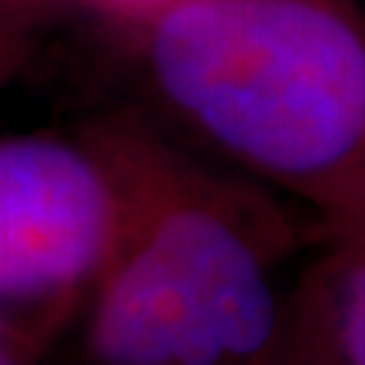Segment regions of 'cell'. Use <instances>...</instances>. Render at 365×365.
I'll return each mask as SVG.
<instances>
[{
	"label": "cell",
	"instance_id": "6da1fadb",
	"mask_svg": "<svg viewBox=\"0 0 365 365\" xmlns=\"http://www.w3.org/2000/svg\"><path fill=\"white\" fill-rule=\"evenodd\" d=\"M122 222L79 311L76 365H256L280 335L295 225L277 192L220 165L137 104L88 119Z\"/></svg>",
	"mask_w": 365,
	"mask_h": 365
},
{
	"label": "cell",
	"instance_id": "7a4b0ae2",
	"mask_svg": "<svg viewBox=\"0 0 365 365\" xmlns=\"http://www.w3.org/2000/svg\"><path fill=\"white\" fill-rule=\"evenodd\" d=\"M143 110L204 155L365 222V19L350 0H165L131 25Z\"/></svg>",
	"mask_w": 365,
	"mask_h": 365
},
{
	"label": "cell",
	"instance_id": "3957f363",
	"mask_svg": "<svg viewBox=\"0 0 365 365\" xmlns=\"http://www.w3.org/2000/svg\"><path fill=\"white\" fill-rule=\"evenodd\" d=\"M119 222V174L88 122L0 134V317L49 350L73 329Z\"/></svg>",
	"mask_w": 365,
	"mask_h": 365
},
{
	"label": "cell",
	"instance_id": "277c9868",
	"mask_svg": "<svg viewBox=\"0 0 365 365\" xmlns=\"http://www.w3.org/2000/svg\"><path fill=\"white\" fill-rule=\"evenodd\" d=\"M332 247L304 274L344 365H365V222L332 232Z\"/></svg>",
	"mask_w": 365,
	"mask_h": 365
},
{
	"label": "cell",
	"instance_id": "5b68a950",
	"mask_svg": "<svg viewBox=\"0 0 365 365\" xmlns=\"http://www.w3.org/2000/svg\"><path fill=\"white\" fill-rule=\"evenodd\" d=\"M256 365H344L307 277L289 295L280 335Z\"/></svg>",
	"mask_w": 365,
	"mask_h": 365
},
{
	"label": "cell",
	"instance_id": "8992f818",
	"mask_svg": "<svg viewBox=\"0 0 365 365\" xmlns=\"http://www.w3.org/2000/svg\"><path fill=\"white\" fill-rule=\"evenodd\" d=\"M31 52H34V40L28 21L16 13L0 9V91L25 71Z\"/></svg>",
	"mask_w": 365,
	"mask_h": 365
},
{
	"label": "cell",
	"instance_id": "52a82bcc",
	"mask_svg": "<svg viewBox=\"0 0 365 365\" xmlns=\"http://www.w3.org/2000/svg\"><path fill=\"white\" fill-rule=\"evenodd\" d=\"M101 6L107 9V13L125 19L128 25H134V21H140L143 16H150L155 6H162L165 0H98Z\"/></svg>",
	"mask_w": 365,
	"mask_h": 365
},
{
	"label": "cell",
	"instance_id": "ba28073f",
	"mask_svg": "<svg viewBox=\"0 0 365 365\" xmlns=\"http://www.w3.org/2000/svg\"><path fill=\"white\" fill-rule=\"evenodd\" d=\"M43 356L28 344H0V365H43Z\"/></svg>",
	"mask_w": 365,
	"mask_h": 365
},
{
	"label": "cell",
	"instance_id": "9c48e42d",
	"mask_svg": "<svg viewBox=\"0 0 365 365\" xmlns=\"http://www.w3.org/2000/svg\"><path fill=\"white\" fill-rule=\"evenodd\" d=\"M0 344H28V347H34V350L46 353L31 335H25L19 326H13V323H9V319H4V317H0Z\"/></svg>",
	"mask_w": 365,
	"mask_h": 365
}]
</instances>
